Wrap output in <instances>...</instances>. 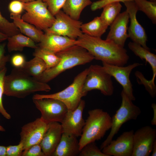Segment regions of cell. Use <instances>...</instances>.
<instances>
[{
    "instance_id": "31",
    "label": "cell",
    "mask_w": 156,
    "mask_h": 156,
    "mask_svg": "<svg viewBox=\"0 0 156 156\" xmlns=\"http://www.w3.org/2000/svg\"><path fill=\"white\" fill-rule=\"evenodd\" d=\"M95 142L88 143L80 150L79 156H108L103 153Z\"/></svg>"
},
{
    "instance_id": "36",
    "label": "cell",
    "mask_w": 156,
    "mask_h": 156,
    "mask_svg": "<svg viewBox=\"0 0 156 156\" xmlns=\"http://www.w3.org/2000/svg\"><path fill=\"white\" fill-rule=\"evenodd\" d=\"M8 9L10 13L21 14L24 10L23 3L18 0H13L9 3Z\"/></svg>"
},
{
    "instance_id": "32",
    "label": "cell",
    "mask_w": 156,
    "mask_h": 156,
    "mask_svg": "<svg viewBox=\"0 0 156 156\" xmlns=\"http://www.w3.org/2000/svg\"><path fill=\"white\" fill-rule=\"evenodd\" d=\"M7 71L6 67L0 70V113L6 119H10L11 116L4 107L2 101L3 96L4 94V79Z\"/></svg>"
},
{
    "instance_id": "13",
    "label": "cell",
    "mask_w": 156,
    "mask_h": 156,
    "mask_svg": "<svg viewBox=\"0 0 156 156\" xmlns=\"http://www.w3.org/2000/svg\"><path fill=\"white\" fill-rule=\"evenodd\" d=\"M105 70L113 77L122 86V90L132 101L135 98L133 93V86L130 79V75L135 68L142 65V64L134 63L126 66L110 64L102 62Z\"/></svg>"
},
{
    "instance_id": "45",
    "label": "cell",
    "mask_w": 156,
    "mask_h": 156,
    "mask_svg": "<svg viewBox=\"0 0 156 156\" xmlns=\"http://www.w3.org/2000/svg\"><path fill=\"white\" fill-rule=\"evenodd\" d=\"M5 131V129L0 124V131L4 132Z\"/></svg>"
},
{
    "instance_id": "15",
    "label": "cell",
    "mask_w": 156,
    "mask_h": 156,
    "mask_svg": "<svg viewBox=\"0 0 156 156\" xmlns=\"http://www.w3.org/2000/svg\"><path fill=\"white\" fill-rule=\"evenodd\" d=\"M133 130L123 132L102 150L108 156H131L133 151Z\"/></svg>"
},
{
    "instance_id": "23",
    "label": "cell",
    "mask_w": 156,
    "mask_h": 156,
    "mask_svg": "<svg viewBox=\"0 0 156 156\" xmlns=\"http://www.w3.org/2000/svg\"><path fill=\"white\" fill-rule=\"evenodd\" d=\"M7 40V46L9 52L21 51L25 47L35 49L38 46L33 40L21 33L8 37Z\"/></svg>"
},
{
    "instance_id": "18",
    "label": "cell",
    "mask_w": 156,
    "mask_h": 156,
    "mask_svg": "<svg viewBox=\"0 0 156 156\" xmlns=\"http://www.w3.org/2000/svg\"><path fill=\"white\" fill-rule=\"evenodd\" d=\"M63 133L61 124L57 122L49 123L48 129L40 143L45 156H52L61 140Z\"/></svg>"
},
{
    "instance_id": "3",
    "label": "cell",
    "mask_w": 156,
    "mask_h": 156,
    "mask_svg": "<svg viewBox=\"0 0 156 156\" xmlns=\"http://www.w3.org/2000/svg\"><path fill=\"white\" fill-rule=\"evenodd\" d=\"M56 54L60 58L58 64L46 69L37 80L47 83L65 70L89 63L94 59V57L87 50L77 45L71 46Z\"/></svg>"
},
{
    "instance_id": "33",
    "label": "cell",
    "mask_w": 156,
    "mask_h": 156,
    "mask_svg": "<svg viewBox=\"0 0 156 156\" xmlns=\"http://www.w3.org/2000/svg\"><path fill=\"white\" fill-rule=\"evenodd\" d=\"M47 4L48 8L54 16L62 8L66 0H42Z\"/></svg>"
},
{
    "instance_id": "29",
    "label": "cell",
    "mask_w": 156,
    "mask_h": 156,
    "mask_svg": "<svg viewBox=\"0 0 156 156\" xmlns=\"http://www.w3.org/2000/svg\"><path fill=\"white\" fill-rule=\"evenodd\" d=\"M138 10L144 13L152 23L156 24V1L148 0H133Z\"/></svg>"
},
{
    "instance_id": "2",
    "label": "cell",
    "mask_w": 156,
    "mask_h": 156,
    "mask_svg": "<svg viewBox=\"0 0 156 156\" xmlns=\"http://www.w3.org/2000/svg\"><path fill=\"white\" fill-rule=\"evenodd\" d=\"M51 89L47 83L39 81L20 68H14L4 79V94L8 96L22 98L37 92H48Z\"/></svg>"
},
{
    "instance_id": "9",
    "label": "cell",
    "mask_w": 156,
    "mask_h": 156,
    "mask_svg": "<svg viewBox=\"0 0 156 156\" xmlns=\"http://www.w3.org/2000/svg\"><path fill=\"white\" fill-rule=\"evenodd\" d=\"M55 20L51 27L44 31L77 40L83 33L81 30L82 23L75 19L61 10L55 16Z\"/></svg>"
},
{
    "instance_id": "4",
    "label": "cell",
    "mask_w": 156,
    "mask_h": 156,
    "mask_svg": "<svg viewBox=\"0 0 156 156\" xmlns=\"http://www.w3.org/2000/svg\"><path fill=\"white\" fill-rule=\"evenodd\" d=\"M88 114L79 141L80 150L87 144L101 140L112 126V117L102 109L90 110Z\"/></svg>"
},
{
    "instance_id": "30",
    "label": "cell",
    "mask_w": 156,
    "mask_h": 156,
    "mask_svg": "<svg viewBox=\"0 0 156 156\" xmlns=\"http://www.w3.org/2000/svg\"><path fill=\"white\" fill-rule=\"evenodd\" d=\"M0 31L10 37L20 33L13 22H11L4 17L0 12Z\"/></svg>"
},
{
    "instance_id": "34",
    "label": "cell",
    "mask_w": 156,
    "mask_h": 156,
    "mask_svg": "<svg viewBox=\"0 0 156 156\" xmlns=\"http://www.w3.org/2000/svg\"><path fill=\"white\" fill-rule=\"evenodd\" d=\"M22 156H45L40 144L33 145L24 150Z\"/></svg>"
},
{
    "instance_id": "12",
    "label": "cell",
    "mask_w": 156,
    "mask_h": 156,
    "mask_svg": "<svg viewBox=\"0 0 156 156\" xmlns=\"http://www.w3.org/2000/svg\"><path fill=\"white\" fill-rule=\"evenodd\" d=\"M49 123L40 117L22 127L20 142L23 144L24 150L33 145L40 144L48 129Z\"/></svg>"
},
{
    "instance_id": "24",
    "label": "cell",
    "mask_w": 156,
    "mask_h": 156,
    "mask_svg": "<svg viewBox=\"0 0 156 156\" xmlns=\"http://www.w3.org/2000/svg\"><path fill=\"white\" fill-rule=\"evenodd\" d=\"M108 26L97 16L89 22L83 24L81 27L82 33L90 36L101 38L106 31Z\"/></svg>"
},
{
    "instance_id": "20",
    "label": "cell",
    "mask_w": 156,
    "mask_h": 156,
    "mask_svg": "<svg viewBox=\"0 0 156 156\" xmlns=\"http://www.w3.org/2000/svg\"><path fill=\"white\" fill-rule=\"evenodd\" d=\"M74 135L63 133L60 141L52 156H76L80 150L79 141Z\"/></svg>"
},
{
    "instance_id": "28",
    "label": "cell",
    "mask_w": 156,
    "mask_h": 156,
    "mask_svg": "<svg viewBox=\"0 0 156 156\" xmlns=\"http://www.w3.org/2000/svg\"><path fill=\"white\" fill-rule=\"evenodd\" d=\"M122 5L120 2L110 3L105 5L100 16L108 26L110 25L120 13Z\"/></svg>"
},
{
    "instance_id": "27",
    "label": "cell",
    "mask_w": 156,
    "mask_h": 156,
    "mask_svg": "<svg viewBox=\"0 0 156 156\" xmlns=\"http://www.w3.org/2000/svg\"><path fill=\"white\" fill-rule=\"evenodd\" d=\"M35 49L33 56L39 58L44 62L47 69L55 66L59 63L60 58L56 53L38 46Z\"/></svg>"
},
{
    "instance_id": "39",
    "label": "cell",
    "mask_w": 156,
    "mask_h": 156,
    "mask_svg": "<svg viewBox=\"0 0 156 156\" xmlns=\"http://www.w3.org/2000/svg\"><path fill=\"white\" fill-rule=\"evenodd\" d=\"M6 44L0 43V70L6 67L7 63L10 59V56L5 54V48Z\"/></svg>"
},
{
    "instance_id": "26",
    "label": "cell",
    "mask_w": 156,
    "mask_h": 156,
    "mask_svg": "<svg viewBox=\"0 0 156 156\" xmlns=\"http://www.w3.org/2000/svg\"><path fill=\"white\" fill-rule=\"evenodd\" d=\"M20 68L37 80L47 69L44 62L41 59L36 57L29 61H26L24 66Z\"/></svg>"
},
{
    "instance_id": "11",
    "label": "cell",
    "mask_w": 156,
    "mask_h": 156,
    "mask_svg": "<svg viewBox=\"0 0 156 156\" xmlns=\"http://www.w3.org/2000/svg\"><path fill=\"white\" fill-rule=\"evenodd\" d=\"M156 140V129L150 126L142 127L134 132L131 156H149Z\"/></svg>"
},
{
    "instance_id": "40",
    "label": "cell",
    "mask_w": 156,
    "mask_h": 156,
    "mask_svg": "<svg viewBox=\"0 0 156 156\" xmlns=\"http://www.w3.org/2000/svg\"><path fill=\"white\" fill-rule=\"evenodd\" d=\"M151 106L153 109V116L151 123L152 125H156V104L155 103H153Z\"/></svg>"
},
{
    "instance_id": "16",
    "label": "cell",
    "mask_w": 156,
    "mask_h": 156,
    "mask_svg": "<svg viewBox=\"0 0 156 156\" xmlns=\"http://www.w3.org/2000/svg\"><path fill=\"white\" fill-rule=\"evenodd\" d=\"M85 102L81 100L77 107L73 110H68L61 123L63 133L70 134L77 138L80 136L85 123L83 113Z\"/></svg>"
},
{
    "instance_id": "5",
    "label": "cell",
    "mask_w": 156,
    "mask_h": 156,
    "mask_svg": "<svg viewBox=\"0 0 156 156\" xmlns=\"http://www.w3.org/2000/svg\"><path fill=\"white\" fill-rule=\"evenodd\" d=\"M87 68L78 74L72 83L63 90L51 94L34 95L32 99L52 98L58 100L66 106L68 110H73L78 106L82 98L86 96L83 91V85L88 74Z\"/></svg>"
},
{
    "instance_id": "19",
    "label": "cell",
    "mask_w": 156,
    "mask_h": 156,
    "mask_svg": "<svg viewBox=\"0 0 156 156\" xmlns=\"http://www.w3.org/2000/svg\"><path fill=\"white\" fill-rule=\"evenodd\" d=\"M38 46L55 53L62 51L71 46L77 45V40L54 34L44 33Z\"/></svg>"
},
{
    "instance_id": "38",
    "label": "cell",
    "mask_w": 156,
    "mask_h": 156,
    "mask_svg": "<svg viewBox=\"0 0 156 156\" xmlns=\"http://www.w3.org/2000/svg\"><path fill=\"white\" fill-rule=\"evenodd\" d=\"M10 61L12 66L16 68H22L26 61L24 56L19 53L14 55L11 58Z\"/></svg>"
},
{
    "instance_id": "41",
    "label": "cell",
    "mask_w": 156,
    "mask_h": 156,
    "mask_svg": "<svg viewBox=\"0 0 156 156\" xmlns=\"http://www.w3.org/2000/svg\"><path fill=\"white\" fill-rule=\"evenodd\" d=\"M6 146H0V156H6Z\"/></svg>"
},
{
    "instance_id": "42",
    "label": "cell",
    "mask_w": 156,
    "mask_h": 156,
    "mask_svg": "<svg viewBox=\"0 0 156 156\" xmlns=\"http://www.w3.org/2000/svg\"><path fill=\"white\" fill-rule=\"evenodd\" d=\"M8 38L6 35L0 31V43L7 40Z\"/></svg>"
},
{
    "instance_id": "37",
    "label": "cell",
    "mask_w": 156,
    "mask_h": 156,
    "mask_svg": "<svg viewBox=\"0 0 156 156\" xmlns=\"http://www.w3.org/2000/svg\"><path fill=\"white\" fill-rule=\"evenodd\" d=\"M133 0H99L92 2L91 5V9L92 11L103 8L106 5L112 3L133 1Z\"/></svg>"
},
{
    "instance_id": "46",
    "label": "cell",
    "mask_w": 156,
    "mask_h": 156,
    "mask_svg": "<svg viewBox=\"0 0 156 156\" xmlns=\"http://www.w3.org/2000/svg\"><path fill=\"white\" fill-rule=\"evenodd\" d=\"M150 1H156V0H148Z\"/></svg>"
},
{
    "instance_id": "14",
    "label": "cell",
    "mask_w": 156,
    "mask_h": 156,
    "mask_svg": "<svg viewBox=\"0 0 156 156\" xmlns=\"http://www.w3.org/2000/svg\"><path fill=\"white\" fill-rule=\"evenodd\" d=\"M123 3L126 8L130 19V25L128 29L129 37L133 42L150 50L146 45L147 37L145 30L136 18V14L138 10L135 3L133 1H127Z\"/></svg>"
},
{
    "instance_id": "1",
    "label": "cell",
    "mask_w": 156,
    "mask_h": 156,
    "mask_svg": "<svg viewBox=\"0 0 156 156\" xmlns=\"http://www.w3.org/2000/svg\"><path fill=\"white\" fill-rule=\"evenodd\" d=\"M77 45L85 49L94 57L110 64L123 66L128 62L129 57L127 50L114 42L101 38L83 34L77 39Z\"/></svg>"
},
{
    "instance_id": "7",
    "label": "cell",
    "mask_w": 156,
    "mask_h": 156,
    "mask_svg": "<svg viewBox=\"0 0 156 156\" xmlns=\"http://www.w3.org/2000/svg\"><path fill=\"white\" fill-rule=\"evenodd\" d=\"M23 4L26 12L21 16L22 19L38 29L45 31L54 23L55 16L48 10L46 3L42 0L23 3Z\"/></svg>"
},
{
    "instance_id": "43",
    "label": "cell",
    "mask_w": 156,
    "mask_h": 156,
    "mask_svg": "<svg viewBox=\"0 0 156 156\" xmlns=\"http://www.w3.org/2000/svg\"><path fill=\"white\" fill-rule=\"evenodd\" d=\"M152 156H155L156 155V140L154 142L152 151Z\"/></svg>"
},
{
    "instance_id": "35",
    "label": "cell",
    "mask_w": 156,
    "mask_h": 156,
    "mask_svg": "<svg viewBox=\"0 0 156 156\" xmlns=\"http://www.w3.org/2000/svg\"><path fill=\"white\" fill-rule=\"evenodd\" d=\"M23 151V145L19 142L17 145L6 146V156H21Z\"/></svg>"
},
{
    "instance_id": "6",
    "label": "cell",
    "mask_w": 156,
    "mask_h": 156,
    "mask_svg": "<svg viewBox=\"0 0 156 156\" xmlns=\"http://www.w3.org/2000/svg\"><path fill=\"white\" fill-rule=\"evenodd\" d=\"M122 102L120 107L112 117L110 132L100 146L102 150L108 145L118 132L122 125L127 122L136 120L141 113L140 108L135 105L122 90L121 93Z\"/></svg>"
},
{
    "instance_id": "44",
    "label": "cell",
    "mask_w": 156,
    "mask_h": 156,
    "mask_svg": "<svg viewBox=\"0 0 156 156\" xmlns=\"http://www.w3.org/2000/svg\"><path fill=\"white\" fill-rule=\"evenodd\" d=\"M23 3H27L34 1L35 0H18Z\"/></svg>"
},
{
    "instance_id": "25",
    "label": "cell",
    "mask_w": 156,
    "mask_h": 156,
    "mask_svg": "<svg viewBox=\"0 0 156 156\" xmlns=\"http://www.w3.org/2000/svg\"><path fill=\"white\" fill-rule=\"evenodd\" d=\"M92 3L90 0H66L62 8L72 18L79 20L83 10Z\"/></svg>"
},
{
    "instance_id": "17",
    "label": "cell",
    "mask_w": 156,
    "mask_h": 156,
    "mask_svg": "<svg viewBox=\"0 0 156 156\" xmlns=\"http://www.w3.org/2000/svg\"><path fill=\"white\" fill-rule=\"evenodd\" d=\"M129 19L126 10L120 13L110 25V30L106 40L124 47L126 40L129 38L127 31Z\"/></svg>"
},
{
    "instance_id": "8",
    "label": "cell",
    "mask_w": 156,
    "mask_h": 156,
    "mask_svg": "<svg viewBox=\"0 0 156 156\" xmlns=\"http://www.w3.org/2000/svg\"><path fill=\"white\" fill-rule=\"evenodd\" d=\"M88 69L83 87L84 94L86 95L88 92L97 90L104 95H112L114 89L112 76L105 70L103 66L92 65Z\"/></svg>"
},
{
    "instance_id": "10",
    "label": "cell",
    "mask_w": 156,
    "mask_h": 156,
    "mask_svg": "<svg viewBox=\"0 0 156 156\" xmlns=\"http://www.w3.org/2000/svg\"><path fill=\"white\" fill-rule=\"evenodd\" d=\"M33 100L41 113L40 118L48 123H61L68 111L66 105L56 99L47 98Z\"/></svg>"
},
{
    "instance_id": "22",
    "label": "cell",
    "mask_w": 156,
    "mask_h": 156,
    "mask_svg": "<svg viewBox=\"0 0 156 156\" xmlns=\"http://www.w3.org/2000/svg\"><path fill=\"white\" fill-rule=\"evenodd\" d=\"M129 49L136 56L141 60H144L150 65L153 71V77L149 80L152 84H155L156 76V55L151 53L150 50L147 49L140 44L134 42H130L128 44Z\"/></svg>"
},
{
    "instance_id": "21",
    "label": "cell",
    "mask_w": 156,
    "mask_h": 156,
    "mask_svg": "<svg viewBox=\"0 0 156 156\" xmlns=\"http://www.w3.org/2000/svg\"><path fill=\"white\" fill-rule=\"evenodd\" d=\"M10 18L21 33L29 37L35 42H40L44 34L42 31L23 20L21 18V14L10 13Z\"/></svg>"
}]
</instances>
